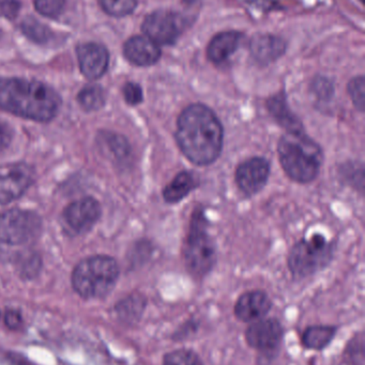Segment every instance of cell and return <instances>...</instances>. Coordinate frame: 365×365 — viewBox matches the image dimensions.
I'll use <instances>...</instances> for the list:
<instances>
[{
	"label": "cell",
	"mask_w": 365,
	"mask_h": 365,
	"mask_svg": "<svg viewBox=\"0 0 365 365\" xmlns=\"http://www.w3.org/2000/svg\"><path fill=\"white\" fill-rule=\"evenodd\" d=\"M176 141L191 163L197 166H208L221 155L224 130L209 107L192 104L178 118Z\"/></svg>",
	"instance_id": "obj_1"
},
{
	"label": "cell",
	"mask_w": 365,
	"mask_h": 365,
	"mask_svg": "<svg viewBox=\"0 0 365 365\" xmlns=\"http://www.w3.org/2000/svg\"><path fill=\"white\" fill-rule=\"evenodd\" d=\"M61 98L45 83L21 78L0 79V109L17 117L49 122L57 115Z\"/></svg>",
	"instance_id": "obj_2"
},
{
	"label": "cell",
	"mask_w": 365,
	"mask_h": 365,
	"mask_svg": "<svg viewBox=\"0 0 365 365\" xmlns=\"http://www.w3.org/2000/svg\"><path fill=\"white\" fill-rule=\"evenodd\" d=\"M278 153L285 173L293 181L306 184L319 177L324 163L323 151L304 130L283 135Z\"/></svg>",
	"instance_id": "obj_3"
},
{
	"label": "cell",
	"mask_w": 365,
	"mask_h": 365,
	"mask_svg": "<svg viewBox=\"0 0 365 365\" xmlns=\"http://www.w3.org/2000/svg\"><path fill=\"white\" fill-rule=\"evenodd\" d=\"M118 277L119 267L113 257L94 255L79 262L73 270V289L85 299H99L113 291Z\"/></svg>",
	"instance_id": "obj_4"
},
{
	"label": "cell",
	"mask_w": 365,
	"mask_h": 365,
	"mask_svg": "<svg viewBox=\"0 0 365 365\" xmlns=\"http://www.w3.org/2000/svg\"><path fill=\"white\" fill-rule=\"evenodd\" d=\"M184 259L188 269L196 277L206 276L216 263V248L208 234L203 210L193 214L190 232L184 242Z\"/></svg>",
	"instance_id": "obj_5"
},
{
	"label": "cell",
	"mask_w": 365,
	"mask_h": 365,
	"mask_svg": "<svg viewBox=\"0 0 365 365\" xmlns=\"http://www.w3.org/2000/svg\"><path fill=\"white\" fill-rule=\"evenodd\" d=\"M334 244L321 234L298 242L289 255V266L294 276L299 278L312 276L329 265L334 257Z\"/></svg>",
	"instance_id": "obj_6"
},
{
	"label": "cell",
	"mask_w": 365,
	"mask_h": 365,
	"mask_svg": "<svg viewBox=\"0 0 365 365\" xmlns=\"http://www.w3.org/2000/svg\"><path fill=\"white\" fill-rule=\"evenodd\" d=\"M42 231V221L31 210H6L0 214V245L19 246L34 242Z\"/></svg>",
	"instance_id": "obj_7"
},
{
	"label": "cell",
	"mask_w": 365,
	"mask_h": 365,
	"mask_svg": "<svg viewBox=\"0 0 365 365\" xmlns=\"http://www.w3.org/2000/svg\"><path fill=\"white\" fill-rule=\"evenodd\" d=\"M189 23L186 15L164 9L148 14L141 24V31L159 46H167L177 42Z\"/></svg>",
	"instance_id": "obj_8"
},
{
	"label": "cell",
	"mask_w": 365,
	"mask_h": 365,
	"mask_svg": "<svg viewBox=\"0 0 365 365\" xmlns=\"http://www.w3.org/2000/svg\"><path fill=\"white\" fill-rule=\"evenodd\" d=\"M36 178L34 168L26 164L0 167V204H8L21 197Z\"/></svg>",
	"instance_id": "obj_9"
},
{
	"label": "cell",
	"mask_w": 365,
	"mask_h": 365,
	"mask_svg": "<svg viewBox=\"0 0 365 365\" xmlns=\"http://www.w3.org/2000/svg\"><path fill=\"white\" fill-rule=\"evenodd\" d=\"M101 216V206L92 197H84L72 202L64 208L62 221L70 234L86 233L89 231Z\"/></svg>",
	"instance_id": "obj_10"
},
{
	"label": "cell",
	"mask_w": 365,
	"mask_h": 365,
	"mask_svg": "<svg viewBox=\"0 0 365 365\" xmlns=\"http://www.w3.org/2000/svg\"><path fill=\"white\" fill-rule=\"evenodd\" d=\"M269 175V162L264 158H253L239 165L236 170V182L242 192L253 195L265 187Z\"/></svg>",
	"instance_id": "obj_11"
},
{
	"label": "cell",
	"mask_w": 365,
	"mask_h": 365,
	"mask_svg": "<svg viewBox=\"0 0 365 365\" xmlns=\"http://www.w3.org/2000/svg\"><path fill=\"white\" fill-rule=\"evenodd\" d=\"M283 327L278 319H259L253 322L246 332L248 344L259 351H272L280 346Z\"/></svg>",
	"instance_id": "obj_12"
},
{
	"label": "cell",
	"mask_w": 365,
	"mask_h": 365,
	"mask_svg": "<svg viewBox=\"0 0 365 365\" xmlns=\"http://www.w3.org/2000/svg\"><path fill=\"white\" fill-rule=\"evenodd\" d=\"M76 55L79 68L86 78L91 81L100 78L109 68V51L98 43L89 42L79 45Z\"/></svg>",
	"instance_id": "obj_13"
},
{
	"label": "cell",
	"mask_w": 365,
	"mask_h": 365,
	"mask_svg": "<svg viewBox=\"0 0 365 365\" xmlns=\"http://www.w3.org/2000/svg\"><path fill=\"white\" fill-rule=\"evenodd\" d=\"M287 44L281 36L271 34H257L251 38L250 53L261 66H268L286 53Z\"/></svg>",
	"instance_id": "obj_14"
},
{
	"label": "cell",
	"mask_w": 365,
	"mask_h": 365,
	"mask_svg": "<svg viewBox=\"0 0 365 365\" xmlns=\"http://www.w3.org/2000/svg\"><path fill=\"white\" fill-rule=\"evenodd\" d=\"M124 57L137 66H151L160 60V46L145 36H134L124 45Z\"/></svg>",
	"instance_id": "obj_15"
},
{
	"label": "cell",
	"mask_w": 365,
	"mask_h": 365,
	"mask_svg": "<svg viewBox=\"0 0 365 365\" xmlns=\"http://www.w3.org/2000/svg\"><path fill=\"white\" fill-rule=\"evenodd\" d=\"M271 309V300L261 291H252L240 296L236 302L235 314L241 322H255L263 319Z\"/></svg>",
	"instance_id": "obj_16"
},
{
	"label": "cell",
	"mask_w": 365,
	"mask_h": 365,
	"mask_svg": "<svg viewBox=\"0 0 365 365\" xmlns=\"http://www.w3.org/2000/svg\"><path fill=\"white\" fill-rule=\"evenodd\" d=\"M244 36L238 31H225L216 34L207 48L208 59L214 64L226 62L239 48Z\"/></svg>",
	"instance_id": "obj_17"
},
{
	"label": "cell",
	"mask_w": 365,
	"mask_h": 365,
	"mask_svg": "<svg viewBox=\"0 0 365 365\" xmlns=\"http://www.w3.org/2000/svg\"><path fill=\"white\" fill-rule=\"evenodd\" d=\"M270 113L279 124L283 126L287 132L304 130L301 122L291 113L287 104L286 96L284 93H278L269 98L267 103Z\"/></svg>",
	"instance_id": "obj_18"
},
{
	"label": "cell",
	"mask_w": 365,
	"mask_h": 365,
	"mask_svg": "<svg viewBox=\"0 0 365 365\" xmlns=\"http://www.w3.org/2000/svg\"><path fill=\"white\" fill-rule=\"evenodd\" d=\"M197 185L199 181L193 173L182 171L165 187L163 190V197L169 203H177L186 197L193 189L196 188Z\"/></svg>",
	"instance_id": "obj_19"
},
{
	"label": "cell",
	"mask_w": 365,
	"mask_h": 365,
	"mask_svg": "<svg viewBox=\"0 0 365 365\" xmlns=\"http://www.w3.org/2000/svg\"><path fill=\"white\" fill-rule=\"evenodd\" d=\"M336 331V328L330 326H312L304 332L302 343L306 349L321 351L334 340Z\"/></svg>",
	"instance_id": "obj_20"
},
{
	"label": "cell",
	"mask_w": 365,
	"mask_h": 365,
	"mask_svg": "<svg viewBox=\"0 0 365 365\" xmlns=\"http://www.w3.org/2000/svg\"><path fill=\"white\" fill-rule=\"evenodd\" d=\"M77 101L86 111H96L105 104L104 90L98 85L86 86L79 91Z\"/></svg>",
	"instance_id": "obj_21"
},
{
	"label": "cell",
	"mask_w": 365,
	"mask_h": 365,
	"mask_svg": "<svg viewBox=\"0 0 365 365\" xmlns=\"http://www.w3.org/2000/svg\"><path fill=\"white\" fill-rule=\"evenodd\" d=\"M99 4L107 14L124 17L136 9L137 0H99Z\"/></svg>",
	"instance_id": "obj_22"
},
{
	"label": "cell",
	"mask_w": 365,
	"mask_h": 365,
	"mask_svg": "<svg viewBox=\"0 0 365 365\" xmlns=\"http://www.w3.org/2000/svg\"><path fill=\"white\" fill-rule=\"evenodd\" d=\"M99 141L102 143L103 147L109 150V153L113 154L116 158H124L128 155L130 151L128 143L126 139L120 137L119 135L111 134V133H103Z\"/></svg>",
	"instance_id": "obj_23"
},
{
	"label": "cell",
	"mask_w": 365,
	"mask_h": 365,
	"mask_svg": "<svg viewBox=\"0 0 365 365\" xmlns=\"http://www.w3.org/2000/svg\"><path fill=\"white\" fill-rule=\"evenodd\" d=\"M21 29L30 40L36 43H46L51 36V32L49 31V28L45 27L40 21L32 17H28L23 21Z\"/></svg>",
	"instance_id": "obj_24"
},
{
	"label": "cell",
	"mask_w": 365,
	"mask_h": 365,
	"mask_svg": "<svg viewBox=\"0 0 365 365\" xmlns=\"http://www.w3.org/2000/svg\"><path fill=\"white\" fill-rule=\"evenodd\" d=\"M163 365H204L199 356L188 349H177L165 356Z\"/></svg>",
	"instance_id": "obj_25"
},
{
	"label": "cell",
	"mask_w": 365,
	"mask_h": 365,
	"mask_svg": "<svg viewBox=\"0 0 365 365\" xmlns=\"http://www.w3.org/2000/svg\"><path fill=\"white\" fill-rule=\"evenodd\" d=\"M143 308V302L139 297H129L116 307L118 317L124 321H131L137 317Z\"/></svg>",
	"instance_id": "obj_26"
},
{
	"label": "cell",
	"mask_w": 365,
	"mask_h": 365,
	"mask_svg": "<svg viewBox=\"0 0 365 365\" xmlns=\"http://www.w3.org/2000/svg\"><path fill=\"white\" fill-rule=\"evenodd\" d=\"M66 6V0H34V8L46 17L59 16Z\"/></svg>",
	"instance_id": "obj_27"
},
{
	"label": "cell",
	"mask_w": 365,
	"mask_h": 365,
	"mask_svg": "<svg viewBox=\"0 0 365 365\" xmlns=\"http://www.w3.org/2000/svg\"><path fill=\"white\" fill-rule=\"evenodd\" d=\"M365 83L364 76L355 77L349 81L347 86V91L351 98L355 106L359 110H364L365 96H364Z\"/></svg>",
	"instance_id": "obj_28"
},
{
	"label": "cell",
	"mask_w": 365,
	"mask_h": 365,
	"mask_svg": "<svg viewBox=\"0 0 365 365\" xmlns=\"http://www.w3.org/2000/svg\"><path fill=\"white\" fill-rule=\"evenodd\" d=\"M124 100L131 106H136L143 102V90L141 86L135 83H126L122 89Z\"/></svg>",
	"instance_id": "obj_29"
},
{
	"label": "cell",
	"mask_w": 365,
	"mask_h": 365,
	"mask_svg": "<svg viewBox=\"0 0 365 365\" xmlns=\"http://www.w3.org/2000/svg\"><path fill=\"white\" fill-rule=\"evenodd\" d=\"M313 91L319 96V98L324 100V98H331L334 87H332V83H330L329 79L321 77V78L315 79L314 83H313Z\"/></svg>",
	"instance_id": "obj_30"
},
{
	"label": "cell",
	"mask_w": 365,
	"mask_h": 365,
	"mask_svg": "<svg viewBox=\"0 0 365 365\" xmlns=\"http://www.w3.org/2000/svg\"><path fill=\"white\" fill-rule=\"evenodd\" d=\"M21 10V2L19 0H0V16L13 19Z\"/></svg>",
	"instance_id": "obj_31"
},
{
	"label": "cell",
	"mask_w": 365,
	"mask_h": 365,
	"mask_svg": "<svg viewBox=\"0 0 365 365\" xmlns=\"http://www.w3.org/2000/svg\"><path fill=\"white\" fill-rule=\"evenodd\" d=\"M13 130L6 122L0 121V151L6 149L12 140Z\"/></svg>",
	"instance_id": "obj_32"
},
{
	"label": "cell",
	"mask_w": 365,
	"mask_h": 365,
	"mask_svg": "<svg viewBox=\"0 0 365 365\" xmlns=\"http://www.w3.org/2000/svg\"><path fill=\"white\" fill-rule=\"evenodd\" d=\"M4 321H6V325L11 329H16L21 325V317H19V313L14 312V311L6 312Z\"/></svg>",
	"instance_id": "obj_33"
}]
</instances>
